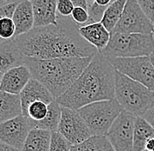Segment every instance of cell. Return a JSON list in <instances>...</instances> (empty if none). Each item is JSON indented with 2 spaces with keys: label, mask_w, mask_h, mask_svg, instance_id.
Wrapping results in <instances>:
<instances>
[{
  "label": "cell",
  "mask_w": 154,
  "mask_h": 151,
  "mask_svg": "<svg viewBox=\"0 0 154 151\" xmlns=\"http://www.w3.org/2000/svg\"><path fill=\"white\" fill-rule=\"evenodd\" d=\"M26 57L54 59L94 56L98 50L82 37L79 26L70 17L58 14L57 25L33 27L15 38Z\"/></svg>",
  "instance_id": "1"
},
{
  "label": "cell",
  "mask_w": 154,
  "mask_h": 151,
  "mask_svg": "<svg viewBox=\"0 0 154 151\" xmlns=\"http://www.w3.org/2000/svg\"><path fill=\"white\" fill-rule=\"evenodd\" d=\"M115 81L116 69L98 51L76 80L55 101L62 107L78 110L88 104L112 100Z\"/></svg>",
  "instance_id": "2"
},
{
  "label": "cell",
  "mask_w": 154,
  "mask_h": 151,
  "mask_svg": "<svg viewBox=\"0 0 154 151\" xmlns=\"http://www.w3.org/2000/svg\"><path fill=\"white\" fill-rule=\"evenodd\" d=\"M90 57H63L54 59L25 58L32 78L41 82L56 99L65 93L91 61Z\"/></svg>",
  "instance_id": "3"
},
{
  "label": "cell",
  "mask_w": 154,
  "mask_h": 151,
  "mask_svg": "<svg viewBox=\"0 0 154 151\" xmlns=\"http://www.w3.org/2000/svg\"><path fill=\"white\" fill-rule=\"evenodd\" d=\"M115 99L124 110L136 117L143 116L154 107V92L117 70H116Z\"/></svg>",
  "instance_id": "4"
},
{
  "label": "cell",
  "mask_w": 154,
  "mask_h": 151,
  "mask_svg": "<svg viewBox=\"0 0 154 151\" xmlns=\"http://www.w3.org/2000/svg\"><path fill=\"white\" fill-rule=\"evenodd\" d=\"M154 52L153 34L111 33L106 47L101 51L106 58H132L149 56Z\"/></svg>",
  "instance_id": "5"
},
{
  "label": "cell",
  "mask_w": 154,
  "mask_h": 151,
  "mask_svg": "<svg viewBox=\"0 0 154 151\" xmlns=\"http://www.w3.org/2000/svg\"><path fill=\"white\" fill-rule=\"evenodd\" d=\"M123 110L117 101L112 99L88 104L77 111L85 121L92 135L105 136Z\"/></svg>",
  "instance_id": "6"
},
{
  "label": "cell",
  "mask_w": 154,
  "mask_h": 151,
  "mask_svg": "<svg viewBox=\"0 0 154 151\" xmlns=\"http://www.w3.org/2000/svg\"><path fill=\"white\" fill-rule=\"evenodd\" d=\"M116 70L154 92V67L149 56L107 58Z\"/></svg>",
  "instance_id": "7"
},
{
  "label": "cell",
  "mask_w": 154,
  "mask_h": 151,
  "mask_svg": "<svg viewBox=\"0 0 154 151\" xmlns=\"http://www.w3.org/2000/svg\"><path fill=\"white\" fill-rule=\"evenodd\" d=\"M153 23L140 7L137 0H127L123 14L111 33H144L153 32Z\"/></svg>",
  "instance_id": "8"
},
{
  "label": "cell",
  "mask_w": 154,
  "mask_h": 151,
  "mask_svg": "<svg viewBox=\"0 0 154 151\" xmlns=\"http://www.w3.org/2000/svg\"><path fill=\"white\" fill-rule=\"evenodd\" d=\"M136 116L123 110L109 128L105 137L115 151H133Z\"/></svg>",
  "instance_id": "9"
},
{
  "label": "cell",
  "mask_w": 154,
  "mask_h": 151,
  "mask_svg": "<svg viewBox=\"0 0 154 151\" xmlns=\"http://www.w3.org/2000/svg\"><path fill=\"white\" fill-rule=\"evenodd\" d=\"M58 132L72 146L85 142L92 136L85 121L77 110L61 106V117Z\"/></svg>",
  "instance_id": "10"
},
{
  "label": "cell",
  "mask_w": 154,
  "mask_h": 151,
  "mask_svg": "<svg viewBox=\"0 0 154 151\" xmlns=\"http://www.w3.org/2000/svg\"><path fill=\"white\" fill-rule=\"evenodd\" d=\"M31 129L28 119L21 114L0 123V141L22 151Z\"/></svg>",
  "instance_id": "11"
},
{
  "label": "cell",
  "mask_w": 154,
  "mask_h": 151,
  "mask_svg": "<svg viewBox=\"0 0 154 151\" xmlns=\"http://www.w3.org/2000/svg\"><path fill=\"white\" fill-rule=\"evenodd\" d=\"M32 78L31 72L26 65L13 67L4 74L0 91L19 95Z\"/></svg>",
  "instance_id": "12"
},
{
  "label": "cell",
  "mask_w": 154,
  "mask_h": 151,
  "mask_svg": "<svg viewBox=\"0 0 154 151\" xmlns=\"http://www.w3.org/2000/svg\"><path fill=\"white\" fill-rule=\"evenodd\" d=\"M19 96L23 115L26 113L29 105L33 101H44L45 103L50 104L55 100L48 88L34 78H32L27 82V84L20 92Z\"/></svg>",
  "instance_id": "13"
},
{
  "label": "cell",
  "mask_w": 154,
  "mask_h": 151,
  "mask_svg": "<svg viewBox=\"0 0 154 151\" xmlns=\"http://www.w3.org/2000/svg\"><path fill=\"white\" fill-rule=\"evenodd\" d=\"M58 0H31L34 27L57 25Z\"/></svg>",
  "instance_id": "14"
},
{
  "label": "cell",
  "mask_w": 154,
  "mask_h": 151,
  "mask_svg": "<svg viewBox=\"0 0 154 151\" xmlns=\"http://www.w3.org/2000/svg\"><path fill=\"white\" fill-rule=\"evenodd\" d=\"M25 58L15 38L0 43V72L5 74L13 67L25 65Z\"/></svg>",
  "instance_id": "15"
},
{
  "label": "cell",
  "mask_w": 154,
  "mask_h": 151,
  "mask_svg": "<svg viewBox=\"0 0 154 151\" xmlns=\"http://www.w3.org/2000/svg\"><path fill=\"white\" fill-rule=\"evenodd\" d=\"M12 19L16 27V37L28 32L34 27V17L31 0H21L18 3Z\"/></svg>",
  "instance_id": "16"
},
{
  "label": "cell",
  "mask_w": 154,
  "mask_h": 151,
  "mask_svg": "<svg viewBox=\"0 0 154 151\" xmlns=\"http://www.w3.org/2000/svg\"><path fill=\"white\" fill-rule=\"evenodd\" d=\"M79 32L82 37L94 46L99 52L106 47L111 35L101 22L90 23L81 26L79 27Z\"/></svg>",
  "instance_id": "17"
},
{
  "label": "cell",
  "mask_w": 154,
  "mask_h": 151,
  "mask_svg": "<svg viewBox=\"0 0 154 151\" xmlns=\"http://www.w3.org/2000/svg\"><path fill=\"white\" fill-rule=\"evenodd\" d=\"M22 114L19 95L0 91V123Z\"/></svg>",
  "instance_id": "18"
},
{
  "label": "cell",
  "mask_w": 154,
  "mask_h": 151,
  "mask_svg": "<svg viewBox=\"0 0 154 151\" xmlns=\"http://www.w3.org/2000/svg\"><path fill=\"white\" fill-rule=\"evenodd\" d=\"M52 132L33 128L29 131L22 151H49Z\"/></svg>",
  "instance_id": "19"
},
{
  "label": "cell",
  "mask_w": 154,
  "mask_h": 151,
  "mask_svg": "<svg viewBox=\"0 0 154 151\" xmlns=\"http://www.w3.org/2000/svg\"><path fill=\"white\" fill-rule=\"evenodd\" d=\"M18 3L0 8V43L16 38V27L12 15Z\"/></svg>",
  "instance_id": "20"
},
{
  "label": "cell",
  "mask_w": 154,
  "mask_h": 151,
  "mask_svg": "<svg viewBox=\"0 0 154 151\" xmlns=\"http://www.w3.org/2000/svg\"><path fill=\"white\" fill-rule=\"evenodd\" d=\"M154 137V128L144 117H136L133 131V151L145 149L147 141Z\"/></svg>",
  "instance_id": "21"
},
{
  "label": "cell",
  "mask_w": 154,
  "mask_h": 151,
  "mask_svg": "<svg viewBox=\"0 0 154 151\" xmlns=\"http://www.w3.org/2000/svg\"><path fill=\"white\" fill-rule=\"evenodd\" d=\"M61 117V106L54 100L48 105V111L46 117L41 121L34 122L29 120V123L32 128H43L51 132L57 131L59 123Z\"/></svg>",
  "instance_id": "22"
},
{
  "label": "cell",
  "mask_w": 154,
  "mask_h": 151,
  "mask_svg": "<svg viewBox=\"0 0 154 151\" xmlns=\"http://www.w3.org/2000/svg\"><path fill=\"white\" fill-rule=\"evenodd\" d=\"M126 1L127 0H115L106 8L101 23L110 33L113 32L123 14Z\"/></svg>",
  "instance_id": "23"
},
{
  "label": "cell",
  "mask_w": 154,
  "mask_h": 151,
  "mask_svg": "<svg viewBox=\"0 0 154 151\" xmlns=\"http://www.w3.org/2000/svg\"><path fill=\"white\" fill-rule=\"evenodd\" d=\"M70 151H115L105 136L92 135L85 142L72 146Z\"/></svg>",
  "instance_id": "24"
},
{
  "label": "cell",
  "mask_w": 154,
  "mask_h": 151,
  "mask_svg": "<svg viewBox=\"0 0 154 151\" xmlns=\"http://www.w3.org/2000/svg\"><path fill=\"white\" fill-rule=\"evenodd\" d=\"M48 105L44 101H33L28 106L24 116H26L27 119L31 121L38 122L44 119L47 115L48 111Z\"/></svg>",
  "instance_id": "25"
},
{
  "label": "cell",
  "mask_w": 154,
  "mask_h": 151,
  "mask_svg": "<svg viewBox=\"0 0 154 151\" xmlns=\"http://www.w3.org/2000/svg\"><path fill=\"white\" fill-rule=\"evenodd\" d=\"M72 145L58 131H53L49 151H70Z\"/></svg>",
  "instance_id": "26"
},
{
  "label": "cell",
  "mask_w": 154,
  "mask_h": 151,
  "mask_svg": "<svg viewBox=\"0 0 154 151\" xmlns=\"http://www.w3.org/2000/svg\"><path fill=\"white\" fill-rule=\"evenodd\" d=\"M71 18L78 25L79 27L89 24L88 11L87 9L81 6H75L71 14Z\"/></svg>",
  "instance_id": "27"
},
{
  "label": "cell",
  "mask_w": 154,
  "mask_h": 151,
  "mask_svg": "<svg viewBox=\"0 0 154 151\" xmlns=\"http://www.w3.org/2000/svg\"><path fill=\"white\" fill-rule=\"evenodd\" d=\"M106 8L107 7L98 5L96 3L94 2L88 8V14H89V24L90 23H95V22H101Z\"/></svg>",
  "instance_id": "28"
},
{
  "label": "cell",
  "mask_w": 154,
  "mask_h": 151,
  "mask_svg": "<svg viewBox=\"0 0 154 151\" xmlns=\"http://www.w3.org/2000/svg\"><path fill=\"white\" fill-rule=\"evenodd\" d=\"M75 8V5L71 0H58L57 14L63 17H70Z\"/></svg>",
  "instance_id": "29"
},
{
  "label": "cell",
  "mask_w": 154,
  "mask_h": 151,
  "mask_svg": "<svg viewBox=\"0 0 154 151\" xmlns=\"http://www.w3.org/2000/svg\"><path fill=\"white\" fill-rule=\"evenodd\" d=\"M137 2L154 25V0H137Z\"/></svg>",
  "instance_id": "30"
},
{
  "label": "cell",
  "mask_w": 154,
  "mask_h": 151,
  "mask_svg": "<svg viewBox=\"0 0 154 151\" xmlns=\"http://www.w3.org/2000/svg\"><path fill=\"white\" fill-rule=\"evenodd\" d=\"M142 117H144V119L150 123L151 126L154 128V107L151 108L150 110H148Z\"/></svg>",
  "instance_id": "31"
},
{
  "label": "cell",
  "mask_w": 154,
  "mask_h": 151,
  "mask_svg": "<svg viewBox=\"0 0 154 151\" xmlns=\"http://www.w3.org/2000/svg\"><path fill=\"white\" fill-rule=\"evenodd\" d=\"M0 151H21L0 141Z\"/></svg>",
  "instance_id": "32"
},
{
  "label": "cell",
  "mask_w": 154,
  "mask_h": 151,
  "mask_svg": "<svg viewBox=\"0 0 154 151\" xmlns=\"http://www.w3.org/2000/svg\"><path fill=\"white\" fill-rule=\"evenodd\" d=\"M71 1L74 3L75 6H81L88 10V4L86 0H71Z\"/></svg>",
  "instance_id": "33"
},
{
  "label": "cell",
  "mask_w": 154,
  "mask_h": 151,
  "mask_svg": "<svg viewBox=\"0 0 154 151\" xmlns=\"http://www.w3.org/2000/svg\"><path fill=\"white\" fill-rule=\"evenodd\" d=\"M113 1H115V0H95V3H96L98 5L108 7Z\"/></svg>",
  "instance_id": "34"
},
{
  "label": "cell",
  "mask_w": 154,
  "mask_h": 151,
  "mask_svg": "<svg viewBox=\"0 0 154 151\" xmlns=\"http://www.w3.org/2000/svg\"><path fill=\"white\" fill-rule=\"evenodd\" d=\"M145 149L149 151H153L154 150V137L149 139L146 144H145Z\"/></svg>",
  "instance_id": "35"
},
{
  "label": "cell",
  "mask_w": 154,
  "mask_h": 151,
  "mask_svg": "<svg viewBox=\"0 0 154 151\" xmlns=\"http://www.w3.org/2000/svg\"><path fill=\"white\" fill-rule=\"evenodd\" d=\"M21 0H0V8L4 7L5 5H8L11 4H14V3H19Z\"/></svg>",
  "instance_id": "36"
},
{
  "label": "cell",
  "mask_w": 154,
  "mask_h": 151,
  "mask_svg": "<svg viewBox=\"0 0 154 151\" xmlns=\"http://www.w3.org/2000/svg\"><path fill=\"white\" fill-rule=\"evenodd\" d=\"M149 57H150L151 62H152V66H153V67H154V52L153 53H152L149 55Z\"/></svg>",
  "instance_id": "37"
},
{
  "label": "cell",
  "mask_w": 154,
  "mask_h": 151,
  "mask_svg": "<svg viewBox=\"0 0 154 151\" xmlns=\"http://www.w3.org/2000/svg\"><path fill=\"white\" fill-rule=\"evenodd\" d=\"M86 1H87V4H88V7H89V6H90V5L95 2V0H86Z\"/></svg>",
  "instance_id": "38"
},
{
  "label": "cell",
  "mask_w": 154,
  "mask_h": 151,
  "mask_svg": "<svg viewBox=\"0 0 154 151\" xmlns=\"http://www.w3.org/2000/svg\"><path fill=\"white\" fill-rule=\"evenodd\" d=\"M3 75H4V73L0 72V85H1V81H2V78H3Z\"/></svg>",
  "instance_id": "39"
},
{
  "label": "cell",
  "mask_w": 154,
  "mask_h": 151,
  "mask_svg": "<svg viewBox=\"0 0 154 151\" xmlns=\"http://www.w3.org/2000/svg\"><path fill=\"white\" fill-rule=\"evenodd\" d=\"M152 34H153V38H154V29H153V32H152Z\"/></svg>",
  "instance_id": "40"
},
{
  "label": "cell",
  "mask_w": 154,
  "mask_h": 151,
  "mask_svg": "<svg viewBox=\"0 0 154 151\" xmlns=\"http://www.w3.org/2000/svg\"><path fill=\"white\" fill-rule=\"evenodd\" d=\"M143 151H149V150H147V149H144V150Z\"/></svg>",
  "instance_id": "41"
},
{
  "label": "cell",
  "mask_w": 154,
  "mask_h": 151,
  "mask_svg": "<svg viewBox=\"0 0 154 151\" xmlns=\"http://www.w3.org/2000/svg\"><path fill=\"white\" fill-rule=\"evenodd\" d=\"M153 151H154V150H153Z\"/></svg>",
  "instance_id": "42"
}]
</instances>
